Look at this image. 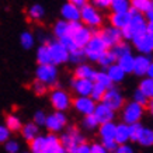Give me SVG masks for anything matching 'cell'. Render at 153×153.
Returning <instances> with one entry per match:
<instances>
[{"instance_id":"49","label":"cell","mask_w":153,"mask_h":153,"mask_svg":"<svg viewBox=\"0 0 153 153\" xmlns=\"http://www.w3.org/2000/svg\"><path fill=\"white\" fill-rule=\"evenodd\" d=\"M10 135H11V132H10L9 128L6 125H1V124H0V143H4L6 140H9Z\"/></svg>"},{"instance_id":"4","label":"cell","mask_w":153,"mask_h":153,"mask_svg":"<svg viewBox=\"0 0 153 153\" xmlns=\"http://www.w3.org/2000/svg\"><path fill=\"white\" fill-rule=\"evenodd\" d=\"M110 48L105 45V42L101 39L98 33L93 34V37L88 39V42L83 47V52L86 59L91 60V62H97V59Z\"/></svg>"},{"instance_id":"48","label":"cell","mask_w":153,"mask_h":153,"mask_svg":"<svg viewBox=\"0 0 153 153\" xmlns=\"http://www.w3.org/2000/svg\"><path fill=\"white\" fill-rule=\"evenodd\" d=\"M45 120H47V114L39 110V111H37L35 114H34V121H33V122H35L38 126H44Z\"/></svg>"},{"instance_id":"15","label":"cell","mask_w":153,"mask_h":153,"mask_svg":"<svg viewBox=\"0 0 153 153\" xmlns=\"http://www.w3.org/2000/svg\"><path fill=\"white\" fill-rule=\"evenodd\" d=\"M93 115L96 117L98 124H104V122H110V121H114L115 118V111L110 108L108 105H105L104 102L98 101L94 107Z\"/></svg>"},{"instance_id":"40","label":"cell","mask_w":153,"mask_h":153,"mask_svg":"<svg viewBox=\"0 0 153 153\" xmlns=\"http://www.w3.org/2000/svg\"><path fill=\"white\" fill-rule=\"evenodd\" d=\"M143 129V125L140 122H134V124H129L128 125V135H129V140L132 142H136L138 138H139L140 132Z\"/></svg>"},{"instance_id":"35","label":"cell","mask_w":153,"mask_h":153,"mask_svg":"<svg viewBox=\"0 0 153 153\" xmlns=\"http://www.w3.org/2000/svg\"><path fill=\"white\" fill-rule=\"evenodd\" d=\"M111 52L115 55V58L118 59L120 56L122 55H126V53H131V47L128 45V42H124V41H120L118 44H115L114 47L110 48Z\"/></svg>"},{"instance_id":"16","label":"cell","mask_w":153,"mask_h":153,"mask_svg":"<svg viewBox=\"0 0 153 153\" xmlns=\"http://www.w3.org/2000/svg\"><path fill=\"white\" fill-rule=\"evenodd\" d=\"M152 59L149 58V55H143L139 53L138 56H134V69L132 73H135L139 77H145L148 73V69L152 66Z\"/></svg>"},{"instance_id":"45","label":"cell","mask_w":153,"mask_h":153,"mask_svg":"<svg viewBox=\"0 0 153 153\" xmlns=\"http://www.w3.org/2000/svg\"><path fill=\"white\" fill-rule=\"evenodd\" d=\"M4 150L7 153H19L20 152V143L17 140H6L4 142Z\"/></svg>"},{"instance_id":"47","label":"cell","mask_w":153,"mask_h":153,"mask_svg":"<svg viewBox=\"0 0 153 153\" xmlns=\"http://www.w3.org/2000/svg\"><path fill=\"white\" fill-rule=\"evenodd\" d=\"M69 153H90V145L86 142H82V143L76 145Z\"/></svg>"},{"instance_id":"55","label":"cell","mask_w":153,"mask_h":153,"mask_svg":"<svg viewBox=\"0 0 153 153\" xmlns=\"http://www.w3.org/2000/svg\"><path fill=\"white\" fill-rule=\"evenodd\" d=\"M69 3H72V4H76L77 7H82L83 4H86V3H88V0H68Z\"/></svg>"},{"instance_id":"6","label":"cell","mask_w":153,"mask_h":153,"mask_svg":"<svg viewBox=\"0 0 153 153\" xmlns=\"http://www.w3.org/2000/svg\"><path fill=\"white\" fill-rule=\"evenodd\" d=\"M122 122L125 124H134V122H140L145 112V107L138 104L136 101H129L128 104L122 105Z\"/></svg>"},{"instance_id":"42","label":"cell","mask_w":153,"mask_h":153,"mask_svg":"<svg viewBox=\"0 0 153 153\" xmlns=\"http://www.w3.org/2000/svg\"><path fill=\"white\" fill-rule=\"evenodd\" d=\"M82 125H83V128H86L88 131H94V129H97L100 124L97 122V120H96V117L93 114H88V115H83Z\"/></svg>"},{"instance_id":"30","label":"cell","mask_w":153,"mask_h":153,"mask_svg":"<svg viewBox=\"0 0 153 153\" xmlns=\"http://www.w3.org/2000/svg\"><path fill=\"white\" fill-rule=\"evenodd\" d=\"M4 125L10 129V132H17V131L21 129L23 122H21V120H20L19 115H16V114H9V115L6 117V124Z\"/></svg>"},{"instance_id":"29","label":"cell","mask_w":153,"mask_h":153,"mask_svg":"<svg viewBox=\"0 0 153 153\" xmlns=\"http://www.w3.org/2000/svg\"><path fill=\"white\" fill-rule=\"evenodd\" d=\"M136 142H138L140 146H145V148L152 146L153 145V131L150 129V128H145L143 126V129H142V132H140L139 138H138Z\"/></svg>"},{"instance_id":"43","label":"cell","mask_w":153,"mask_h":153,"mask_svg":"<svg viewBox=\"0 0 153 153\" xmlns=\"http://www.w3.org/2000/svg\"><path fill=\"white\" fill-rule=\"evenodd\" d=\"M105 87H102L101 84H98V83H94L93 84V88H91V93H90V97L93 98L96 102L98 101H101V98L102 96H104V93H105Z\"/></svg>"},{"instance_id":"57","label":"cell","mask_w":153,"mask_h":153,"mask_svg":"<svg viewBox=\"0 0 153 153\" xmlns=\"http://www.w3.org/2000/svg\"><path fill=\"white\" fill-rule=\"evenodd\" d=\"M110 153H115V152H110Z\"/></svg>"},{"instance_id":"53","label":"cell","mask_w":153,"mask_h":153,"mask_svg":"<svg viewBox=\"0 0 153 153\" xmlns=\"http://www.w3.org/2000/svg\"><path fill=\"white\" fill-rule=\"evenodd\" d=\"M114 152L115 153H134V149L131 148L128 143H122V145H118Z\"/></svg>"},{"instance_id":"51","label":"cell","mask_w":153,"mask_h":153,"mask_svg":"<svg viewBox=\"0 0 153 153\" xmlns=\"http://www.w3.org/2000/svg\"><path fill=\"white\" fill-rule=\"evenodd\" d=\"M90 153H108L102 143H93L90 145Z\"/></svg>"},{"instance_id":"21","label":"cell","mask_w":153,"mask_h":153,"mask_svg":"<svg viewBox=\"0 0 153 153\" xmlns=\"http://www.w3.org/2000/svg\"><path fill=\"white\" fill-rule=\"evenodd\" d=\"M115 122L114 121H110V122H104V124H100L98 125V135L101 140H110L114 139V134H115Z\"/></svg>"},{"instance_id":"19","label":"cell","mask_w":153,"mask_h":153,"mask_svg":"<svg viewBox=\"0 0 153 153\" xmlns=\"http://www.w3.org/2000/svg\"><path fill=\"white\" fill-rule=\"evenodd\" d=\"M97 73V70L94 69L91 65H87V63H79L77 68L74 69V77H80V79H88L94 82V76Z\"/></svg>"},{"instance_id":"39","label":"cell","mask_w":153,"mask_h":153,"mask_svg":"<svg viewBox=\"0 0 153 153\" xmlns=\"http://www.w3.org/2000/svg\"><path fill=\"white\" fill-rule=\"evenodd\" d=\"M86 56H84L83 48H74L72 51H69V62L74 63V65H79V63H83Z\"/></svg>"},{"instance_id":"1","label":"cell","mask_w":153,"mask_h":153,"mask_svg":"<svg viewBox=\"0 0 153 153\" xmlns=\"http://www.w3.org/2000/svg\"><path fill=\"white\" fill-rule=\"evenodd\" d=\"M96 33L97 31L94 28L86 27L80 21H73V23H69V31H68L66 35L72 38V41H73L76 48H83L88 42V39L93 37V34Z\"/></svg>"},{"instance_id":"18","label":"cell","mask_w":153,"mask_h":153,"mask_svg":"<svg viewBox=\"0 0 153 153\" xmlns=\"http://www.w3.org/2000/svg\"><path fill=\"white\" fill-rule=\"evenodd\" d=\"M60 16H62V20L69 21V23L80 21V7L66 1L65 4L60 7Z\"/></svg>"},{"instance_id":"14","label":"cell","mask_w":153,"mask_h":153,"mask_svg":"<svg viewBox=\"0 0 153 153\" xmlns=\"http://www.w3.org/2000/svg\"><path fill=\"white\" fill-rule=\"evenodd\" d=\"M98 35L101 37V39L105 42V45L108 48L114 47L115 44H118L120 41H122V35H121V30L120 28H115L112 25H108V27H104L98 33Z\"/></svg>"},{"instance_id":"41","label":"cell","mask_w":153,"mask_h":153,"mask_svg":"<svg viewBox=\"0 0 153 153\" xmlns=\"http://www.w3.org/2000/svg\"><path fill=\"white\" fill-rule=\"evenodd\" d=\"M28 16H30V19L33 20H41L44 19V16H45V9H44V6L41 4H33L30 9H28Z\"/></svg>"},{"instance_id":"20","label":"cell","mask_w":153,"mask_h":153,"mask_svg":"<svg viewBox=\"0 0 153 153\" xmlns=\"http://www.w3.org/2000/svg\"><path fill=\"white\" fill-rule=\"evenodd\" d=\"M129 19H131L129 10H128V11H121V13H112L111 16H110V25L122 30V28L128 24Z\"/></svg>"},{"instance_id":"12","label":"cell","mask_w":153,"mask_h":153,"mask_svg":"<svg viewBox=\"0 0 153 153\" xmlns=\"http://www.w3.org/2000/svg\"><path fill=\"white\" fill-rule=\"evenodd\" d=\"M101 102H104L105 105H108L110 108H112L114 111H118L122 108V105L125 104V100H124V96L120 90L114 86H111L110 88H107L104 96L101 98Z\"/></svg>"},{"instance_id":"50","label":"cell","mask_w":153,"mask_h":153,"mask_svg":"<svg viewBox=\"0 0 153 153\" xmlns=\"http://www.w3.org/2000/svg\"><path fill=\"white\" fill-rule=\"evenodd\" d=\"M88 1H90V4H93L98 10H105L110 6V0H88Z\"/></svg>"},{"instance_id":"54","label":"cell","mask_w":153,"mask_h":153,"mask_svg":"<svg viewBox=\"0 0 153 153\" xmlns=\"http://www.w3.org/2000/svg\"><path fill=\"white\" fill-rule=\"evenodd\" d=\"M143 17H145V20H146V21H153V7L145 11Z\"/></svg>"},{"instance_id":"25","label":"cell","mask_w":153,"mask_h":153,"mask_svg":"<svg viewBox=\"0 0 153 153\" xmlns=\"http://www.w3.org/2000/svg\"><path fill=\"white\" fill-rule=\"evenodd\" d=\"M21 135L25 140H33L35 136L39 135V126L35 124V122H27V124H23L21 126Z\"/></svg>"},{"instance_id":"22","label":"cell","mask_w":153,"mask_h":153,"mask_svg":"<svg viewBox=\"0 0 153 153\" xmlns=\"http://www.w3.org/2000/svg\"><path fill=\"white\" fill-rule=\"evenodd\" d=\"M47 140H48V146L45 153H68L65 150V148L60 145L59 136L56 134H49L47 136Z\"/></svg>"},{"instance_id":"13","label":"cell","mask_w":153,"mask_h":153,"mask_svg":"<svg viewBox=\"0 0 153 153\" xmlns=\"http://www.w3.org/2000/svg\"><path fill=\"white\" fill-rule=\"evenodd\" d=\"M97 102L94 101L90 96H77V97L72 100V105L76 111L82 114V115H88V114H93L94 107Z\"/></svg>"},{"instance_id":"26","label":"cell","mask_w":153,"mask_h":153,"mask_svg":"<svg viewBox=\"0 0 153 153\" xmlns=\"http://www.w3.org/2000/svg\"><path fill=\"white\" fill-rule=\"evenodd\" d=\"M105 72H107V74L110 76V79H111V82L114 84H115V83H121L122 80L125 79V76H126L125 72H124L120 66L117 65V62H115V63H112L111 66H108V68L105 69Z\"/></svg>"},{"instance_id":"46","label":"cell","mask_w":153,"mask_h":153,"mask_svg":"<svg viewBox=\"0 0 153 153\" xmlns=\"http://www.w3.org/2000/svg\"><path fill=\"white\" fill-rule=\"evenodd\" d=\"M134 101H136L138 104H140V105H143V107H146L149 104V100L146 96H145L142 91H139V90H135V93H134Z\"/></svg>"},{"instance_id":"31","label":"cell","mask_w":153,"mask_h":153,"mask_svg":"<svg viewBox=\"0 0 153 153\" xmlns=\"http://www.w3.org/2000/svg\"><path fill=\"white\" fill-rule=\"evenodd\" d=\"M115 62H117V58H115V55L111 52V49H107V51L97 59V63L101 66L104 70H105L108 66H111L112 63H115Z\"/></svg>"},{"instance_id":"36","label":"cell","mask_w":153,"mask_h":153,"mask_svg":"<svg viewBox=\"0 0 153 153\" xmlns=\"http://www.w3.org/2000/svg\"><path fill=\"white\" fill-rule=\"evenodd\" d=\"M131 7L143 14L146 10L153 7V1L152 0H131Z\"/></svg>"},{"instance_id":"3","label":"cell","mask_w":153,"mask_h":153,"mask_svg":"<svg viewBox=\"0 0 153 153\" xmlns=\"http://www.w3.org/2000/svg\"><path fill=\"white\" fill-rule=\"evenodd\" d=\"M80 23L90 28H98L102 24V14L97 7L90 3H86L80 7Z\"/></svg>"},{"instance_id":"56","label":"cell","mask_w":153,"mask_h":153,"mask_svg":"<svg viewBox=\"0 0 153 153\" xmlns=\"http://www.w3.org/2000/svg\"><path fill=\"white\" fill-rule=\"evenodd\" d=\"M20 153V152H19ZM21 153H30V152H21Z\"/></svg>"},{"instance_id":"44","label":"cell","mask_w":153,"mask_h":153,"mask_svg":"<svg viewBox=\"0 0 153 153\" xmlns=\"http://www.w3.org/2000/svg\"><path fill=\"white\" fill-rule=\"evenodd\" d=\"M33 90L37 96H44V94H47V91H48V86L45 83H42V82L35 79V82H34V84H33Z\"/></svg>"},{"instance_id":"17","label":"cell","mask_w":153,"mask_h":153,"mask_svg":"<svg viewBox=\"0 0 153 153\" xmlns=\"http://www.w3.org/2000/svg\"><path fill=\"white\" fill-rule=\"evenodd\" d=\"M94 82L88 79H80V77H74L70 82V86H72V90L77 96H90L91 93V88H93Z\"/></svg>"},{"instance_id":"7","label":"cell","mask_w":153,"mask_h":153,"mask_svg":"<svg viewBox=\"0 0 153 153\" xmlns=\"http://www.w3.org/2000/svg\"><path fill=\"white\" fill-rule=\"evenodd\" d=\"M132 44H134L135 49L139 52V53H143V55H150L153 51V34L148 33L146 30L140 31V33L135 34L132 37Z\"/></svg>"},{"instance_id":"37","label":"cell","mask_w":153,"mask_h":153,"mask_svg":"<svg viewBox=\"0 0 153 153\" xmlns=\"http://www.w3.org/2000/svg\"><path fill=\"white\" fill-rule=\"evenodd\" d=\"M20 44L24 49H31L35 45V37L34 34H31L30 31H24L20 35Z\"/></svg>"},{"instance_id":"2","label":"cell","mask_w":153,"mask_h":153,"mask_svg":"<svg viewBox=\"0 0 153 153\" xmlns=\"http://www.w3.org/2000/svg\"><path fill=\"white\" fill-rule=\"evenodd\" d=\"M129 13H131V19L128 21L125 27L121 30V35H122V39H128L131 41L132 37H134L135 34L140 33V31H143L145 28H146V20H145L143 14L139 13V11H136L135 9L131 7L129 9Z\"/></svg>"},{"instance_id":"28","label":"cell","mask_w":153,"mask_h":153,"mask_svg":"<svg viewBox=\"0 0 153 153\" xmlns=\"http://www.w3.org/2000/svg\"><path fill=\"white\" fill-rule=\"evenodd\" d=\"M108 9H111L112 13L128 11L131 9V0H110Z\"/></svg>"},{"instance_id":"5","label":"cell","mask_w":153,"mask_h":153,"mask_svg":"<svg viewBox=\"0 0 153 153\" xmlns=\"http://www.w3.org/2000/svg\"><path fill=\"white\" fill-rule=\"evenodd\" d=\"M58 76H59L58 66L53 65V63L38 65L37 70H35V77H37V80L45 83L48 87L58 83Z\"/></svg>"},{"instance_id":"23","label":"cell","mask_w":153,"mask_h":153,"mask_svg":"<svg viewBox=\"0 0 153 153\" xmlns=\"http://www.w3.org/2000/svg\"><path fill=\"white\" fill-rule=\"evenodd\" d=\"M48 146L47 136L38 135L33 140H30V153H45Z\"/></svg>"},{"instance_id":"27","label":"cell","mask_w":153,"mask_h":153,"mask_svg":"<svg viewBox=\"0 0 153 153\" xmlns=\"http://www.w3.org/2000/svg\"><path fill=\"white\" fill-rule=\"evenodd\" d=\"M117 65L120 66L126 74L132 73V69H134V55L132 53H126V55L120 56L117 59Z\"/></svg>"},{"instance_id":"24","label":"cell","mask_w":153,"mask_h":153,"mask_svg":"<svg viewBox=\"0 0 153 153\" xmlns=\"http://www.w3.org/2000/svg\"><path fill=\"white\" fill-rule=\"evenodd\" d=\"M114 140L118 145L122 143H128L129 140V135H128V124L125 122H121L115 125V134H114Z\"/></svg>"},{"instance_id":"8","label":"cell","mask_w":153,"mask_h":153,"mask_svg":"<svg viewBox=\"0 0 153 153\" xmlns=\"http://www.w3.org/2000/svg\"><path fill=\"white\" fill-rule=\"evenodd\" d=\"M47 45L48 49H49V55H51V63L59 66L69 62V49L63 47L58 39L56 41H49Z\"/></svg>"},{"instance_id":"9","label":"cell","mask_w":153,"mask_h":153,"mask_svg":"<svg viewBox=\"0 0 153 153\" xmlns=\"http://www.w3.org/2000/svg\"><path fill=\"white\" fill-rule=\"evenodd\" d=\"M49 100H51L52 107L55 108V111H68L72 107V97L70 94L62 88H55L52 90L49 94Z\"/></svg>"},{"instance_id":"52","label":"cell","mask_w":153,"mask_h":153,"mask_svg":"<svg viewBox=\"0 0 153 153\" xmlns=\"http://www.w3.org/2000/svg\"><path fill=\"white\" fill-rule=\"evenodd\" d=\"M101 143L104 145V148L108 150V153L110 152H114L117 149V146H118V143H117L114 139H110V140H101Z\"/></svg>"},{"instance_id":"32","label":"cell","mask_w":153,"mask_h":153,"mask_svg":"<svg viewBox=\"0 0 153 153\" xmlns=\"http://www.w3.org/2000/svg\"><path fill=\"white\" fill-rule=\"evenodd\" d=\"M37 62L38 65H44V63H51V55H49V49H48L47 44L39 45L37 49Z\"/></svg>"},{"instance_id":"33","label":"cell","mask_w":153,"mask_h":153,"mask_svg":"<svg viewBox=\"0 0 153 153\" xmlns=\"http://www.w3.org/2000/svg\"><path fill=\"white\" fill-rule=\"evenodd\" d=\"M138 90L142 91L149 100H152V97H153V79L152 77H146V79L140 80Z\"/></svg>"},{"instance_id":"11","label":"cell","mask_w":153,"mask_h":153,"mask_svg":"<svg viewBox=\"0 0 153 153\" xmlns=\"http://www.w3.org/2000/svg\"><path fill=\"white\" fill-rule=\"evenodd\" d=\"M59 142H60V145L65 148L66 152L69 153L76 145L84 142V138L77 128H68L63 134L60 135Z\"/></svg>"},{"instance_id":"34","label":"cell","mask_w":153,"mask_h":153,"mask_svg":"<svg viewBox=\"0 0 153 153\" xmlns=\"http://www.w3.org/2000/svg\"><path fill=\"white\" fill-rule=\"evenodd\" d=\"M69 31V21H65V20L60 19L59 21H56L55 25H53V35L56 37V39L60 37L66 35Z\"/></svg>"},{"instance_id":"38","label":"cell","mask_w":153,"mask_h":153,"mask_svg":"<svg viewBox=\"0 0 153 153\" xmlns=\"http://www.w3.org/2000/svg\"><path fill=\"white\" fill-rule=\"evenodd\" d=\"M94 83L101 84L102 87H105V88H110L111 86H114V83L111 82V79H110V76L107 74L105 70H101V72H97V73H96V76H94Z\"/></svg>"},{"instance_id":"10","label":"cell","mask_w":153,"mask_h":153,"mask_svg":"<svg viewBox=\"0 0 153 153\" xmlns=\"http://www.w3.org/2000/svg\"><path fill=\"white\" fill-rule=\"evenodd\" d=\"M66 124H68V117L65 112L55 111L53 114L47 115L44 126L49 131V134H60L66 128Z\"/></svg>"}]
</instances>
